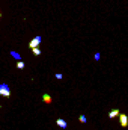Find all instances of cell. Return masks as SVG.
Segmentation results:
<instances>
[{
  "mask_svg": "<svg viewBox=\"0 0 128 130\" xmlns=\"http://www.w3.org/2000/svg\"><path fill=\"white\" fill-rule=\"evenodd\" d=\"M0 95L2 97H11V91H9V88H8V85L6 83H2L0 85Z\"/></svg>",
  "mask_w": 128,
  "mask_h": 130,
  "instance_id": "1",
  "label": "cell"
},
{
  "mask_svg": "<svg viewBox=\"0 0 128 130\" xmlns=\"http://www.w3.org/2000/svg\"><path fill=\"white\" fill-rule=\"evenodd\" d=\"M41 41H42V38H41V36H35L32 41L29 42V48H35V47H38V45L41 44Z\"/></svg>",
  "mask_w": 128,
  "mask_h": 130,
  "instance_id": "2",
  "label": "cell"
},
{
  "mask_svg": "<svg viewBox=\"0 0 128 130\" xmlns=\"http://www.w3.org/2000/svg\"><path fill=\"white\" fill-rule=\"evenodd\" d=\"M119 123H121V127H127L128 126V117L125 113H119Z\"/></svg>",
  "mask_w": 128,
  "mask_h": 130,
  "instance_id": "3",
  "label": "cell"
},
{
  "mask_svg": "<svg viewBox=\"0 0 128 130\" xmlns=\"http://www.w3.org/2000/svg\"><path fill=\"white\" fill-rule=\"evenodd\" d=\"M119 113H121V112H119L118 109H113V110H110V113H109V118L112 120V118H115V117H118Z\"/></svg>",
  "mask_w": 128,
  "mask_h": 130,
  "instance_id": "4",
  "label": "cell"
},
{
  "mask_svg": "<svg viewBox=\"0 0 128 130\" xmlns=\"http://www.w3.org/2000/svg\"><path fill=\"white\" fill-rule=\"evenodd\" d=\"M56 124L59 127H62V129H66V121L65 120H56Z\"/></svg>",
  "mask_w": 128,
  "mask_h": 130,
  "instance_id": "5",
  "label": "cell"
},
{
  "mask_svg": "<svg viewBox=\"0 0 128 130\" xmlns=\"http://www.w3.org/2000/svg\"><path fill=\"white\" fill-rule=\"evenodd\" d=\"M42 100H44V103H51V97L48 94H44L42 95Z\"/></svg>",
  "mask_w": 128,
  "mask_h": 130,
  "instance_id": "6",
  "label": "cell"
},
{
  "mask_svg": "<svg viewBox=\"0 0 128 130\" xmlns=\"http://www.w3.org/2000/svg\"><path fill=\"white\" fill-rule=\"evenodd\" d=\"M30 50H32V53L35 55V56H39V55H41V50H39L38 47H35V48H30Z\"/></svg>",
  "mask_w": 128,
  "mask_h": 130,
  "instance_id": "7",
  "label": "cell"
},
{
  "mask_svg": "<svg viewBox=\"0 0 128 130\" xmlns=\"http://www.w3.org/2000/svg\"><path fill=\"white\" fill-rule=\"evenodd\" d=\"M17 68L23 70V68H24V62H23V61H18V62H17Z\"/></svg>",
  "mask_w": 128,
  "mask_h": 130,
  "instance_id": "8",
  "label": "cell"
},
{
  "mask_svg": "<svg viewBox=\"0 0 128 130\" xmlns=\"http://www.w3.org/2000/svg\"><path fill=\"white\" fill-rule=\"evenodd\" d=\"M78 121L84 124V123H86V117H84V115H80V118H78Z\"/></svg>",
  "mask_w": 128,
  "mask_h": 130,
  "instance_id": "9",
  "label": "cell"
},
{
  "mask_svg": "<svg viewBox=\"0 0 128 130\" xmlns=\"http://www.w3.org/2000/svg\"><path fill=\"white\" fill-rule=\"evenodd\" d=\"M99 58H101V55H99V53H95V59H96V61H98Z\"/></svg>",
  "mask_w": 128,
  "mask_h": 130,
  "instance_id": "10",
  "label": "cell"
},
{
  "mask_svg": "<svg viewBox=\"0 0 128 130\" xmlns=\"http://www.w3.org/2000/svg\"><path fill=\"white\" fill-rule=\"evenodd\" d=\"M0 18H2V12H0Z\"/></svg>",
  "mask_w": 128,
  "mask_h": 130,
  "instance_id": "11",
  "label": "cell"
}]
</instances>
